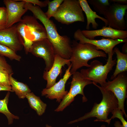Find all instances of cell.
<instances>
[{"instance_id": "obj_1", "label": "cell", "mask_w": 127, "mask_h": 127, "mask_svg": "<svg viewBox=\"0 0 127 127\" xmlns=\"http://www.w3.org/2000/svg\"><path fill=\"white\" fill-rule=\"evenodd\" d=\"M24 7L31 11L34 16L42 23L46 30L48 39L52 44L55 54L66 59H69L72 53L71 44L69 38L58 33L54 23L48 19L45 12L38 6L26 2Z\"/></svg>"}, {"instance_id": "obj_2", "label": "cell", "mask_w": 127, "mask_h": 127, "mask_svg": "<svg viewBox=\"0 0 127 127\" xmlns=\"http://www.w3.org/2000/svg\"><path fill=\"white\" fill-rule=\"evenodd\" d=\"M92 84L100 90L102 95V99L100 103H95L91 111L83 116L69 122L72 123L84 120L90 118L95 117L94 121L105 122L108 119L110 113L118 108V101L114 94L111 91L106 90L92 82Z\"/></svg>"}, {"instance_id": "obj_3", "label": "cell", "mask_w": 127, "mask_h": 127, "mask_svg": "<svg viewBox=\"0 0 127 127\" xmlns=\"http://www.w3.org/2000/svg\"><path fill=\"white\" fill-rule=\"evenodd\" d=\"M72 53L69 60L71 65L70 70L72 74L81 67H90L88 62L90 60L98 57H106V54L98 50L94 45L88 43L81 44L73 40L71 44Z\"/></svg>"}, {"instance_id": "obj_4", "label": "cell", "mask_w": 127, "mask_h": 127, "mask_svg": "<svg viewBox=\"0 0 127 127\" xmlns=\"http://www.w3.org/2000/svg\"><path fill=\"white\" fill-rule=\"evenodd\" d=\"M21 21L25 24L24 30L20 33L25 51L29 52L33 43L47 38L45 29L34 16H24Z\"/></svg>"}, {"instance_id": "obj_5", "label": "cell", "mask_w": 127, "mask_h": 127, "mask_svg": "<svg viewBox=\"0 0 127 127\" xmlns=\"http://www.w3.org/2000/svg\"><path fill=\"white\" fill-rule=\"evenodd\" d=\"M53 17L58 22L66 25L85 21L83 11L78 0H64Z\"/></svg>"}, {"instance_id": "obj_6", "label": "cell", "mask_w": 127, "mask_h": 127, "mask_svg": "<svg viewBox=\"0 0 127 127\" xmlns=\"http://www.w3.org/2000/svg\"><path fill=\"white\" fill-rule=\"evenodd\" d=\"M114 52L108 54V58L106 64L97 60H94L91 62L90 67L86 69H82L80 72L86 79L96 84H99L102 86L106 82L109 73L112 70L116 63V59H113Z\"/></svg>"}, {"instance_id": "obj_7", "label": "cell", "mask_w": 127, "mask_h": 127, "mask_svg": "<svg viewBox=\"0 0 127 127\" xmlns=\"http://www.w3.org/2000/svg\"><path fill=\"white\" fill-rule=\"evenodd\" d=\"M72 75L70 90L55 110V111H62L74 101L75 97L78 94L82 96L83 102L87 100L84 93L83 89L86 85L92 83V82L86 79L79 72L77 71Z\"/></svg>"}, {"instance_id": "obj_8", "label": "cell", "mask_w": 127, "mask_h": 127, "mask_svg": "<svg viewBox=\"0 0 127 127\" xmlns=\"http://www.w3.org/2000/svg\"><path fill=\"white\" fill-rule=\"evenodd\" d=\"M104 89L112 92L118 101V108L120 110L126 118L124 104L127 98V75L126 72L121 73L111 81L106 82L101 86Z\"/></svg>"}, {"instance_id": "obj_9", "label": "cell", "mask_w": 127, "mask_h": 127, "mask_svg": "<svg viewBox=\"0 0 127 127\" xmlns=\"http://www.w3.org/2000/svg\"><path fill=\"white\" fill-rule=\"evenodd\" d=\"M29 52L44 59L46 65L45 71H49L52 67L56 54L53 47L48 38L34 42Z\"/></svg>"}, {"instance_id": "obj_10", "label": "cell", "mask_w": 127, "mask_h": 127, "mask_svg": "<svg viewBox=\"0 0 127 127\" xmlns=\"http://www.w3.org/2000/svg\"><path fill=\"white\" fill-rule=\"evenodd\" d=\"M127 9V4L115 3L111 4L104 15L107 20V26L118 30L126 29L124 16Z\"/></svg>"}, {"instance_id": "obj_11", "label": "cell", "mask_w": 127, "mask_h": 127, "mask_svg": "<svg viewBox=\"0 0 127 127\" xmlns=\"http://www.w3.org/2000/svg\"><path fill=\"white\" fill-rule=\"evenodd\" d=\"M74 37L76 41L81 44L88 43L95 46L98 50H101L107 54L114 52L113 48L117 44L123 43L127 42V38L124 39H113L102 38L99 40L90 39L86 38L82 34L81 30L77 29L74 34Z\"/></svg>"}, {"instance_id": "obj_12", "label": "cell", "mask_w": 127, "mask_h": 127, "mask_svg": "<svg viewBox=\"0 0 127 127\" xmlns=\"http://www.w3.org/2000/svg\"><path fill=\"white\" fill-rule=\"evenodd\" d=\"M3 2L6 6L7 12L6 28L21 21L22 16L28 10L24 7L26 2L22 0H4Z\"/></svg>"}, {"instance_id": "obj_13", "label": "cell", "mask_w": 127, "mask_h": 127, "mask_svg": "<svg viewBox=\"0 0 127 127\" xmlns=\"http://www.w3.org/2000/svg\"><path fill=\"white\" fill-rule=\"evenodd\" d=\"M0 44L9 47L16 52L22 50L24 43L16 24L0 30Z\"/></svg>"}, {"instance_id": "obj_14", "label": "cell", "mask_w": 127, "mask_h": 127, "mask_svg": "<svg viewBox=\"0 0 127 127\" xmlns=\"http://www.w3.org/2000/svg\"><path fill=\"white\" fill-rule=\"evenodd\" d=\"M71 65L68 66L62 78L51 87L43 89L41 92V95L51 99H56V101L60 102L68 91L65 90L66 83L70 77L72 75L70 70Z\"/></svg>"}, {"instance_id": "obj_15", "label": "cell", "mask_w": 127, "mask_h": 127, "mask_svg": "<svg viewBox=\"0 0 127 127\" xmlns=\"http://www.w3.org/2000/svg\"><path fill=\"white\" fill-rule=\"evenodd\" d=\"M81 32L86 38L95 39V37L101 36L113 39H124L127 38V31L118 30L109 26H104L101 29L94 30H83Z\"/></svg>"}, {"instance_id": "obj_16", "label": "cell", "mask_w": 127, "mask_h": 127, "mask_svg": "<svg viewBox=\"0 0 127 127\" xmlns=\"http://www.w3.org/2000/svg\"><path fill=\"white\" fill-rule=\"evenodd\" d=\"M71 64L69 59L63 58L56 54L52 66L48 71H44L43 78L47 81V88H49L56 83V79L61 72L63 66L65 65L69 66Z\"/></svg>"}, {"instance_id": "obj_17", "label": "cell", "mask_w": 127, "mask_h": 127, "mask_svg": "<svg viewBox=\"0 0 127 127\" xmlns=\"http://www.w3.org/2000/svg\"><path fill=\"white\" fill-rule=\"evenodd\" d=\"M80 5L83 11L85 13L87 19V24L86 27V30H88L90 25L91 24L92 28L95 29H97L99 25L95 20L96 18L100 19L105 24V26H107L108 22L105 18L98 15L96 12L91 9L86 0H78Z\"/></svg>"}, {"instance_id": "obj_18", "label": "cell", "mask_w": 127, "mask_h": 127, "mask_svg": "<svg viewBox=\"0 0 127 127\" xmlns=\"http://www.w3.org/2000/svg\"><path fill=\"white\" fill-rule=\"evenodd\" d=\"M116 55L117 64L115 71L111 79L113 80L119 74L127 71V54L121 52L118 48L116 47L113 50Z\"/></svg>"}, {"instance_id": "obj_19", "label": "cell", "mask_w": 127, "mask_h": 127, "mask_svg": "<svg viewBox=\"0 0 127 127\" xmlns=\"http://www.w3.org/2000/svg\"><path fill=\"white\" fill-rule=\"evenodd\" d=\"M13 73L10 74L9 79L12 90L20 99L26 97L27 94L31 92L28 86L23 83L19 82L12 76Z\"/></svg>"}, {"instance_id": "obj_20", "label": "cell", "mask_w": 127, "mask_h": 127, "mask_svg": "<svg viewBox=\"0 0 127 127\" xmlns=\"http://www.w3.org/2000/svg\"><path fill=\"white\" fill-rule=\"evenodd\" d=\"M26 98L30 107L36 111L39 116L42 115L45 112L47 105L41 100L39 97L31 92L27 94Z\"/></svg>"}, {"instance_id": "obj_21", "label": "cell", "mask_w": 127, "mask_h": 127, "mask_svg": "<svg viewBox=\"0 0 127 127\" xmlns=\"http://www.w3.org/2000/svg\"><path fill=\"white\" fill-rule=\"evenodd\" d=\"M10 93L8 92L4 98L0 99V112L4 114L8 120V124H12L14 119H18L19 117L12 114L9 110L8 107V104Z\"/></svg>"}, {"instance_id": "obj_22", "label": "cell", "mask_w": 127, "mask_h": 127, "mask_svg": "<svg viewBox=\"0 0 127 127\" xmlns=\"http://www.w3.org/2000/svg\"><path fill=\"white\" fill-rule=\"evenodd\" d=\"M87 1L95 11L103 15L111 4L108 0H88Z\"/></svg>"}, {"instance_id": "obj_23", "label": "cell", "mask_w": 127, "mask_h": 127, "mask_svg": "<svg viewBox=\"0 0 127 127\" xmlns=\"http://www.w3.org/2000/svg\"><path fill=\"white\" fill-rule=\"evenodd\" d=\"M0 55L8 57L11 60L20 61L21 57L11 48L0 44Z\"/></svg>"}, {"instance_id": "obj_24", "label": "cell", "mask_w": 127, "mask_h": 127, "mask_svg": "<svg viewBox=\"0 0 127 127\" xmlns=\"http://www.w3.org/2000/svg\"><path fill=\"white\" fill-rule=\"evenodd\" d=\"M64 0H54L51 1H49L48 4V10L46 12H45L47 17L48 19H50V18L53 17Z\"/></svg>"}, {"instance_id": "obj_25", "label": "cell", "mask_w": 127, "mask_h": 127, "mask_svg": "<svg viewBox=\"0 0 127 127\" xmlns=\"http://www.w3.org/2000/svg\"><path fill=\"white\" fill-rule=\"evenodd\" d=\"M9 72L5 69L0 67V85L11 86L9 79Z\"/></svg>"}, {"instance_id": "obj_26", "label": "cell", "mask_w": 127, "mask_h": 127, "mask_svg": "<svg viewBox=\"0 0 127 127\" xmlns=\"http://www.w3.org/2000/svg\"><path fill=\"white\" fill-rule=\"evenodd\" d=\"M7 20L6 7H0V30L6 28Z\"/></svg>"}, {"instance_id": "obj_27", "label": "cell", "mask_w": 127, "mask_h": 127, "mask_svg": "<svg viewBox=\"0 0 127 127\" xmlns=\"http://www.w3.org/2000/svg\"><path fill=\"white\" fill-rule=\"evenodd\" d=\"M0 67L3 68L7 70L10 74L13 73L11 66L7 62L3 56L0 55Z\"/></svg>"}, {"instance_id": "obj_28", "label": "cell", "mask_w": 127, "mask_h": 127, "mask_svg": "<svg viewBox=\"0 0 127 127\" xmlns=\"http://www.w3.org/2000/svg\"><path fill=\"white\" fill-rule=\"evenodd\" d=\"M26 2H28L32 4H36L40 8L45 7L48 6L49 0H46L43 1L38 0H22Z\"/></svg>"}, {"instance_id": "obj_29", "label": "cell", "mask_w": 127, "mask_h": 127, "mask_svg": "<svg viewBox=\"0 0 127 127\" xmlns=\"http://www.w3.org/2000/svg\"><path fill=\"white\" fill-rule=\"evenodd\" d=\"M2 91L14 92L12 90L11 86H6L0 85V91Z\"/></svg>"}, {"instance_id": "obj_30", "label": "cell", "mask_w": 127, "mask_h": 127, "mask_svg": "<svg viewBox=\"0 0 127 127\" xmlns=\"http://www.w3.org/2000/svg\"><path fill=\"white\" fill-rule=\"evenodd\" d=\"M109 1L122 4H127V0H111Z\"/></svg>"}, {"instance_id": "obj_31", "label": "cell", "mask_w": 127, "mask_h": 127, "mask_svg": "<svg viewBox=\"0 0 127 127\" xmlns=\"http://www.w3.org/2000/svg\"><path fill=\"white\" fill-rule=\"evenodd\" d=\"M115 127H127V125L121 124L119 121H116L114 124Z\"/></svg>"}, {"instance_id": "obj_32", "label": "cell", "mask_w": 127, "mask_h": 127, "mask_svg": "<svg viewBox=\"0 0 127 127\" xmlns=\"http://www.w3.org/2000/svg\"><path fill=\"white\" fill-rule=\"evenodd\" d=\"M127 42L124 43V44L122 48V53L124 54H127Z\"/></svg>"}, {"instance_id": "obj_33", "label": "cell", "mask_w": 127, "mask_h": 127, "mask_svg": "<svg viewBox=\"0 0 127 127\" xmlns=\"http://www.w3.org/2000/svg\"><path fill=\"white\" fill-rule=\"evenodd\" d=\"M46 127H52L51 126L46 124Z\"/></svg>"}, {"instance_id": "obj_34", "label": "cell", "mask_w": 127, "mask_h": 127, "mask_svg": "<svg viewBox=\"0 0 127 127\" xmlns=\"http://www.w3.org/2000/svg\"><path fill=\"white\" fill-rule=\"evenodd\" d=\"M101 127H106V126L104 125H102L101 126Z\"/></svg>"}]
</instances>
